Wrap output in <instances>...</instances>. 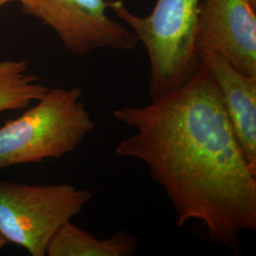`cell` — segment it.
Listing matches in <instances>:
<instances>
[{
    "mask_svg": "<svg viewBox=\"0 0 256 256\" xmlns=\"http://www.w3.org/2000/svg\"><path fill=\"white\" fill-rule=\"evenodd\" d=\"M114 118L135 132L115 152L146 164L164 191L178 228L202 222L212 241L236 252L256 230V173L248 164L210 70L202 63L182 86Z\"/></svg>",
    "mask_w": 256,
    "mask_h": 256,
    "instance_id": "6da1fadb",
    "label": "cell"
},
{
    "mask_svg": "<svg viewBox=\"0 0 256 256\" xmlns=\"http://www.w3.org/2000/svg\"><path fill=\"white\" fill-rule=\"evenodd\" d=\"M106 2L146 50L151 101L180 88L200 70L196 38L200 0H156L147 16L132 14L122 0Z\"/></svg>",
    "mask_w": 256,
    "mask_h": 256,
    "instance_id": "7a4b0ae2",
    "label": "cell"
},
{
    "mask_svg": "<svg viewBox=\"0 0 256 256\" xmlns=\"http://www.w3.org/2000/svg\"><path fill=\"white\" fill-rule=\"evenodd\" d=\"M74 86L48 90L34 106L0 126V169L42 162L74 151L94 128Z\"/></svg>",
    "mask_w": 256,
    "mask_h": 256,
    "instance_id": "3957f363",
    "label": "cell"
},
{
    "mask_svg": "<svg viewBox=\"0 0 256 256\" xmlns=\"http://www.w3.org/2000/svg\"><path fill=\"white\" fill-rule=\"evenodd\" d=\"M88 189L68 183L0 180V232L32 256H46L50 238L92 200Z\"/></svg>",
    "mask_w": 256,
    "mask_h": 256,
    "instance_id": "277c9868",
    "label": "cell"
},
{
    "mask_svg": "<svg viewBox=\"0 0 256 256\" xmlns=\"http://www.w3.org/2000/svg\"><path fill=\"white\" fill-rule=\"evenodd\" d=\"M25 14L54 30L68 52L76 56L102 48L131 50L137 36L110 18L106 0H18Z\"/></svg>",
    "mask_w": 256,
    "mask_h": 256,
    "instance_id": "5b68a950",
    "label": "cell"
},
{
    "mask_svg": "<svg viewBox=\"0 0 256 256\" xmlns=\"http://www.w3.org/2000/svg\"><path fill=\"white\" fill-rule=\"evenodd\" d=\"M196 46L218 54L239 72L256 77V10L247 0H200Z\"/></svg>",
    "mask_w": 256,
    "mask_h": 256,
    "instance_id": "8992f818",
    "label": "cell"
},
{
    "mask_svg": "<svg viewBox=\"0 0 256 256\" xmlns=\"http://www.w3.org/2000/svg\"><path fill=\"white\" fill-rule=\"evenodd\" d=\"M202 61L210 70L238 144L256 173V77L239 72L218 54L204 55Z\"/></svg>",
    "mask_w": 256,
    "mask_h": 256,
    "instance_id": "52a82bcc",
    "label": "cell"
},
{
    "mask_svg": "<svg viewBox=\"0 0 256 256\" xmlns=\"http://www.w3.org/2000/svg\"><path fill=\"white\" fill-rule=\"evenodd\" d=\"M137 248V239L126 230H120L110 238L99 239L68 221L50 238L46 256H131Z\"/></svg>",
    "mask_w": 256,
    "mask_h": 256,
    "instance_id": "ba28073f",
    "label": "cell"
},
{
    "mask_svg": "<svg viewBox=\"0 0 256 256\" xmlns=\"http://www.w3.org/2000/svg\"><path fill=\"white\" fill-rule=\"evenodd\" d=\"M28 60L0 62V113L26 110L32 101H38L48 88L27 72Z\"/></svg>",
    "mask_w": 256,
    "mask_h": 256,
    "instance_id": "9c48e42d",
    "label": "cell"
},
{
    "mask_svg": "<svg viewBox=\"0 0 256 256\" xmlns=\"http://www.w3.org/2000/svg\"><path fill=\"white\" fill-rule=\"evenodd\" d=\"M8 243V241H7V239L4 238L3 236H2V234L0 232V250L3 248V247L6 245Z\"/></svg>",
    "mask_w": 256,
    "mask_h": 256,
    "instance_id": "30bf717a",
    "label": "cell"
},
{
    "mask_svg": "<svg viewBox=\"0 0 256 256\" xmlns=\"http://www.w3.org/2000/svg\"><path fill=\"white\" fill-rule=\"evenodd\" d=\"M12 1H18V0H0V9H1L4 5L8 4L10 2H12Z\"/></svg>",
    "mask_w": 256,
    "mask_h": 256,
    "instance_id": "8fae6325",
    "label": "cell"
},
{
    "mask_svg": "<svg viewBox=\"0 0 256 256\" xmlns=\"http://www.w3.org/2000/svg\"><path fill=\"white\" fill-rule=\"evenodd\" d=\"M248 4L252 6V8L256 10V0H247Z\"/></svg>",
    "mask_w": 256,
    "mask_h": 256,
    "instance_id": "7c38bea8",
    "label": "cell"
}]
</instances>
